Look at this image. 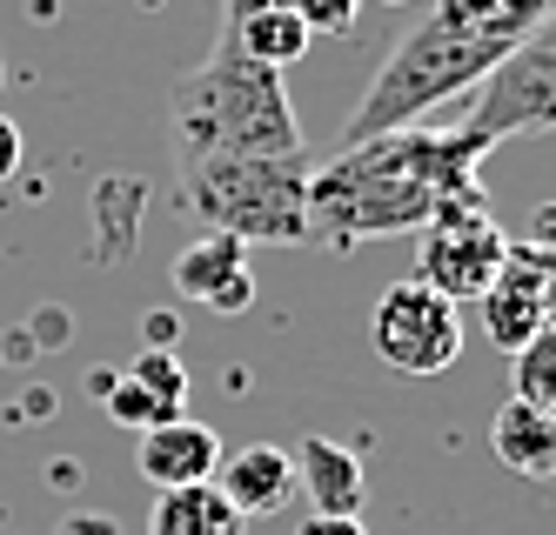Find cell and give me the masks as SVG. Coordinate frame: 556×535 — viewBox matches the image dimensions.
<instances>
[{
    "label": "cell",
    "instance_id": "cell-1",
    "mask_svg": "<svg viewBox=\"0 0 556 535\" xmlns=\"http://www.w3.org/2000/svg\"><path fill=\"white\" fill-rule=\"evenodd\" d=\"M483 154L490 141L456 128H389L369 141L336 148V161L308 168V241L355 249V241L416 234L435 215L490 208L483 201Z\"/></svg>",
    "mask_w": 556,
    "mask_h": 535
},
{
    "label": "cell",
    "instance_id": "cell-2",
    "mask_svg": "<svg viewBox=\"0 0 556 535\" xmlns=\"http://www.w3.org/2000/svg\"><path fill=\"white\" fill-rule=\"evenodd\" d=\"M543 14H556V0H422L409 34L382 54L363 101L349 107L342 148L389 128H416L429 107L469 94Z\"/></svg>",
    "mask_w": 556,
    "mask_h": 535
},
{
    "label": "cell",
    "instance_id": "cell-3",
    "mask_svg": "<svg viewBox=\"0 0 556 535\" xmlns=\"http://www.w3.org/2000/svg\"><path fill=\"white\" fill-rule=\"evenodd\" d=\"M168 141L181 161H222V154H302V120L289 107L282 74L249 61L222 34L202 67H188L168 94Z\"/></svg>",
    "mask_w": 556,
    "mask_h": 535
},
{
    "label": "cell",
    "instance_id": "cell-4",
    "mask_svg": "<svg viewBox=\"0 0 556 535\" xmlns=\"http://www.w3.org/2000/svg\"><path fill=\"white\" fill-rule=\"evenodd\" d=\"M181 201L202 228L235 234L242 249H295L308 241V148L302 154H222L181 161Z\"/></svg>",
    "mask_w": 556,
    "mask_h": 535
},
{
    "label": "cell",
    "instance_id": "cell-5",
    "mask_svg": "<svg viewBox=\"0 0 556 535\" xmlns=\"http://www.w3.org/2000/svg\"><path fill=\"white\" fill-rule=\"evenodd\" d=\"M469 135H483L490 148L509 135H549L556 128V14H543L516 48L469 88Z\"/></svg>",
    "mask_w": 556,
    "mask_h": 535
},
{
    "label": "cell",
    "instance_id": "cell-6",
    "mask_svg": "<svg viewBox=\"0 0 556 535\" xmlns=\"http://www.w3.org/2000/svg\"><path fill=\"white\" fill-rule=\"evenodd\" d=\"M369 342H376L382 368H395V375H409V382L450 375L463 361V308L443 302L435 288H422L416 275L389 281L376 295V315H369Z\"/></svg>",
    "mask_w": 556,
    "mask_h": 535
},
{
    "label": "cell",
    "instance_id": "cell-7",
    "mask_svg": "<svg viewBox=\"0 0 556 535\" xmlns=\"http://www.w3.org/2000/svg\"><path fill=\"white\" fill-rule=\"evenodd\" d=\"M503 255H509V234L496 228V215H490V208H456V215H435V221L422 228L416 281L463 308V302H476V295L496 281Z\"/></svg>",
    "mask_w": 556,
    "mask_h": 535
},
{
    "label": "cell",
    "instance_id": "cell-8",
    "mask_svg": "<svg viewBox=\"0 0 556 535\" xmlns=\"http://www.w3.org/2000/svg\"><path fill=\"white\" fill-rule=\"evenodd\" d=\"M476 302H483V335H490V348L516 355L536 328H556V249L509 241L496 281Z\"/></svg>",
    "mask_w": 556,
    "mask_h": 535
},
{
    "label": "cell",
    "instance_id": "cell-9",
    "mask_svg": "<svg viewBox=\"0 0 556 535\" xmlns=\"http://www.w3.org/2000/svg\"><path fill=\"white\" fill-rule=\"evenodd\" d=\"M222 456H228L222 435L208 422H194V416H168V422L141 429V442H135V469H141V482L154 488V496H162V488L215 482Z\"/></svg>",
    "mask_w": 556,
    "mask_h": 535
},
{
    "label": "cell",
    "instance_id": "cell-10",
    "mask_svg": "<svg viewBox=\"0 0 556 535\" xmlns=\"http://www.w3.org/2000/svg\"><path fill=\"white\" fill-rule=\"evenodd\" d=\"M175 288L188 302H202L215 315H242L255 308V268H249V249L235 234H215L202 228V241H188L175 255Z\"/></svg>",
    "mask_w": 556,
    "mask_h": 535
},
{
    "label": "cell",
    "instance_id": "cell-11",
    "mask_svg": "<svg viewBox=\"0 0 556 535\" xmlns=\"http://www.w3.org/2000/svg\"><path fill=\"white\" fill-rule=\"evenodd\" d=\"M295 496H308L315 515H363V502H369L363 456L336 435H308L295 448Z\"/></svg>",
    "mask_w": 556,
    "mask_h": 535
},
{
    "label": "cell",
    "instance_id": "cell-12",
    "mask_svg": "<svg viewBox=\"0 0 556 535\" xmlns=\"http://www.w3.org/2000/svg\"><path fill=\"white\" fill-rule=\"evenodd\" d=\"M215 488L235 502V515H282L295 502V456L275 442H249L235 456H222Z\"/></svg>",
    "mask_w": 556,
    "mask_h": 535
},
{
    "label": "cell",
    "instance_id": "cell-13",
    "mask_svg": "<svg viewBox=\"0 0 556 535\" xmlns=\"http://www.w3.org/2000/svg\"><path fill=\"white\" fill-rule=\"evenodd\" d=\"M490 448H496V462L509 475H523V482H556V422L543 416V408L530 402H503L496 408V422H490Z\"/></svg>",
    "mask_w": 556,
    "mask_h": 535
},
{
    "label": "cell",
    "instance_id": "cell-14",
    "mask_svg": "<svg viewBox=\"0 0 556 535\" xmlns=\"http://www.w3.org/2000/svg\"><path fill=\"white\" fill-rule=\"evenodd\" d=\"M148 535H249V515H235V502L215 482H194V488H162L154 496Z\"/></svg>",
    "mask_w": 556,
    "mask_h": 535
},
{
    "label": "cell",
    "instance_id": "cell-15",
    "mask_svg": "<svg viewBox=\"0 0 556 535\" xmlns=\"http://www.w3.org/2000/svg\"><path fill=\"white\" fill-rule=\"evenodd\" d=\"M235 48H242L249 61H262V67H295L302 54H308V27H302V14L289 8V0H275V8H255V14H242V21H228L222 27Z\"/></svg>",
    "mask_w": 556,
    "mask_h": 535
},
{
    "label": "cell",
    "instance_id": "cell-16",
    "mask_svg": "<svg viewBox=\"0 0 556 535\" xmlns=\"http://www.w3.org/2000/svg\"><path fill=\"white\" fill-rule=\"evenodd\" d=\"M122 375L148 395V408H154V416H181V402H188V368H181V355L175 348H141L128 368H122Z\"/></svg>",
    "mask_w": 556,
    "mask_h": 535
},
{
    "label": "cell",
    "instance_id": "cell-17",
    "mask_svg": "<svg viewBox=\"0 0 556 535\" xmlns=\"http://www.w3.org/2000/svg\"><path fill=\"white\" fill-rule=\"evenodd\" d=\"M509 368H516V402L543 408L556 422V328H536V335L509 355Z\"/></svg>",
    "mask_w": 556,
    "mask_h": 535
},
{
    "label": "cell",
    "instance_id": "cell-18",
    "mask_svg": "<svg viewBox=\"0 0 556 535\" xmlns=\"http://www.w3.org/2000/svg\"><path fill=\"white\" fill-rule=\"evenodd\" d=\"M88 388L108 402V416L122 422V429H154V422H162V416L148 408V395H141V388L122 375V368H94V375H88Z\"/></svg>",
    "mask_w": 556,
    "mask_h": 535
},
{
    "label": "cell",
    "instance_id": "cell-19",
    "mask_svg": "<svg viewBox=\"0 0 556 535\" xmlns=\"http://www.w3.org/2000/svg\"><path fill=\"white\" fill-rule=\"evenodd\" d=\"M289 8L302 14L308 40H315V34L342 40V34H355V21H363V0H289Z\"/></svg>",
    "mask_w": 556,
    "mask_h": 535
},
{
    "label": "cell",
    "instance_id": "cell-20",
    "mask_svg": "<svg viewBox=\"0 0 556 535\" xmlns=\"http://www.w3.org/2000/svg\"><path fill=\"white\" fill-rule=\"evenodd\" d=\"M21 161H27V141H21L14 120L0 114V181H14V175H21Z\"/></svg>",
    "mask_w": 556,
    "mask_h": 535
},
{
    "label": "cell",
    "instance_id": "cell-21",
    "mask_svg": "<svg viewBox=\"0 0 556 535\" xmlns=\"http://www.w3.org/2000/svg\"><path fill=\"white\" fill-rule=\"evenodd\" d=\"M295 535H369V528H363V515H308Z\"/></svg>",
    "mask_w": 556,
    "mask_h": 535
},
{
    "label": "cell",
    "instance_id": "cell-22",
    "mask_svg": "<svg viewBox=\"0 0 556 535\" xmlns=\"http://www.w3.org/2000/svg\"><path fill=\"white\" fill-rule=\"evenodd\" d=\"M523 241H536V249H556V201H543V208H536V228H530Z\"/></svg>",
    "mask_w": 556,
    "mask_h": 535
},
{
    "label": "cell",
    "instance_id": "cell-23",
    "mask_svg": "<svg viewBox=\"0 0 556 535\" xmlns=\"http://www.w3.org/2000/svg\"><path fill=\"white\" fill-rule=\"evenodd\" d=\"M255 8H275V0H222V27L242 21V14H255Z\"/></svg>",
    "mask_w": 556,
    "mask_h": 535
},
{
    "label": "cell",
    "instance_id": "cell-24",
    "mask_svg": "<svg viewBox=\"0 0 556 535\" xmlns=\"http://www.w3.org/2000/svg\"><path fill=\"white\" fill-rule=\"evenodd\" d=\"M389 8H416V0H389Z\"/></svg>",
    "mask_w": 556,
    "mask_h": 535
}]
</instances>
